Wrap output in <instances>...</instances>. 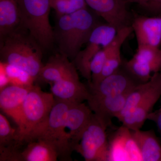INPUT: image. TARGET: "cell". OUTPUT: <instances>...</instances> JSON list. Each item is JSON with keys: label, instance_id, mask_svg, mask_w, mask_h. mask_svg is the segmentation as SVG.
I'll list each match as a JSON object with an SVG mask.
<instances>
[{"label": "cell", "instance_id": "8", "mask_svg": "<svg viewBox=\"0 0 161 161\" xmlns=\"http://www.w3.org/2000/svg\"><path fill=\"white\" fill-rule=\"evenodd\" d=\"M124 69L139 83L150 80L152 74L161 70V49L154 47L137 46L136 53L124 64Z\"/></svg>", "mask_w": 161, "mask_h": 161}, {"label": "cell", "instance_id": "1", "mask_svg": "<svg viewBox=\"0 0 161 161\" xmlns=\"http://www.w3.org/2000/svg\"><path fill=\"white\" fill-rule=\"evenodd\" d=\"M57 17L54 43L59 53L74 60L87 43L93 30L101 23L99 17L88 7Z\"/></svg>", "mask_w": 161, "mask_h": 161}, {"label": "cell", "instance_id": "20", "mask_svg": "<svg viewBox=\"0 0 161 161\" xmlns=\"http://www.w3.org/2000/svg\"><path fill=\"white\" fill-rule=\"evenodd\" d=\"M131 131L139 147L142 161H161V142L154 131Z\"/></svg>", "mask_w": 161, "mask_h": 161}, {"label": "cell", "instance_id": "16", "mask_svg": "<svg viewBox=\"0 0 161 161\" xmlns=\"http://www.w3.org/2000/svg\"><path fill=\"white\" fill-rule=\"evenodd\" d=\"M137 45L159 47L161 44L160 17L138 16L132 23Z\"/></svg>", "mask_w": 161, "mask_h": 161}, {"label": "cell", "instance_id": "22", "mask_svg": "<svg viewBox=\"0 0 161 161\" xmlns=\"http://www.w3.org/2000/svg\"><path fill=\"white\" fill-rule=\"evenodd\" d=\"M20 151L19 161H56L59 158L54 147L47 142L37 140L29 142Z\"/></svg>", "mask_w": 161, "mask_h": 161}, {"label": "cell", "instance_id": "5", "mask_svg": "<svg viewBox=\"0 0 161 161\" xmlns=\"http://www.w3.org/2000/svg\"><path fill=\"white\" fill-rule=\"evenodd\" d=\"M72 104L55 100L46 125L34 140H42L51 144L57 150L59 158L62 161L72 160V152L67 143L64 134L65 117Z\"/></svg>", "mask_w": 161, "mask_h": 161}, {"label": "cell", "instance_id": "18", "mask_svg": "<svg viewBox=\"0 0 161 161\" xmlns=\"http://www.w3.org/2000/svg\"><path fill=\"white\" fill-rule=\"evenodd\" d=\"M161 96V82L137 107L123 116L119 121L132 131L140 130Z\"/></svg>", "mask_w": 161, "mask_h": 161}, {"label": "cell", "instance_id": "31", "mask_svg": "<svg viewBox=\"0 0 161 161\" xmlns=\"http://www.w3.org/2000/svg\"><path fill=\"white\" fill-rule=\"evenodd\" d=\"M125 2L128 3H135L138 4L140 6L147 9L148 5L149 0H125Z\"/></svg>", "mask_w": 161, "mask_h": 161}, {"label": "cell", "instance_id": "24", "mask_svg": "<svg viewBox=\"0 0 161 161\" xmlns=\"http://www.w3.org/2000/svg\"><path fill=\"white\" fill-rule=\"evenodd\" d=\"M9 79L10 85L26 87H31L36 80L28 73L17 67L1 61Z\"/></svg>", "mask_w": 161, "mask_h": 161}, {"label": "cell", "instance_id": "30", "mask_svg": "<svg viewBox=\"0 0 161 161\" xmlns=\"http://www.w3.org/2000/svg\"><path fill=\"white\" fill-rule=\"evenodd\" d=\"M161 0H149L147 9L153 12L159 13Z\"/></svg>", "mask_w": 161, "mask_h": 161}, {"label": "cell", "instance_id": "9", "mask_svg": "<svg viewBox=\"0 0 161 161\" xmlns=\"http://www.w3.org/2000/svg\"><path fill=\"white\" fill-rule=\"evenodd\" d=\"M88 7L117 31L131 26L133 19L125 0H85Z\"/></svg>", "mask_w": 161, "mask_h": 161}, {"label": "cell", "instance_id": "28", "mask_svg": "<svg viewBox=\"0 0 161 161\" xmlns=\"http://www.w3.org/2000/svg\"><path fill=\"white\" fill-rule=\"evenodd\" d=\"M147 119L152 121L155 124L161 139V107L158 110L151 112L148 115Z\"/></svg>", "mask_w": 161, "mask_h": 161}, {"label": "cell", "instance_id": "33", "mask_svg": "<svg viewBox=\"0 0 161 161\" xmlns=\"http://www.w3.org/2000/svg\"><path fill=\"white\" fill-rule=\"evenodd\" d=\"M160 78L161 80V70L160 71Z\"/></svg>", "mask_w": 161, "mask_h": 161}, {"label": "cell", "instance_id": "32", "mask_svg": "<svg viewBox=\"0 0 161 161\" xmlns=\"http://www.w3.org/2000/svg\"><path fill=\"white\" fill-rule=\"evenodd\" d=\"M161 4L160 5V6L159 10V13H161Z\"/></svg>", "mask_w": 161, "mask_h": 161}, {"label": "cell", "instance_id": "29", "mask_svg": "<svg viewBox=\"0 0 161 161\" xmlns=\"http://www.w3.org/2000/svg\"><path fill=\"white\" fill-rule=\"evenodd\" d=\"M10 85L9 79L6 75L4 68L0 64V90Z\"/></svg>", "mask_w": 161, "mask_h": 161}, {"label": "cell", "instance_id": "3", "mask_svg": "<svg viewBox=\"0 0 161 161\" xmlns=\"http://www.w3.org/2000/svg\"><path fill=\"white\" fill-rule=\"evenodd\" d=\"M55 99L51 93L43 92L40 87H32L23 103L21 122L15 138V147L34 141L46 125Z\"/></svg>", "mask_w": 161, "mask_h": 161}, {"label": "cell", "instance_id": "6", "mask_svg": "<svg viewBox=\"0 0 161 161\" xmlns=\"http://www.w3.org/2000/svg\"><path fill=\"white\" fill-rule=\"evenodd\" d=\"M107 129L93 113L75 151L86 161H108L109 142Z\"/></svg>", "mask_w": 161, "mask_h": 161}, {"label": "cell", "instance_id": "35", "mask_svg": "<svg viewBox=\"0 0 161 161\" xmlns=\"http://www.w3.org/2000/svg\"><path fill=\"white\" fill-rule=\"evenodd\" d=\"M160 140H161V139H160Z\"/></svg>", "mask_w": 161, "mask_h": 161}, {"label": "cell", "instance_id": "27", "mask_svg": "<svg viewBox=\"0 0 161 161\" xmlns=\"http://www.w3.org/2000/svg\"><path fill=\"white\" fill-rule=\"evenodd\" d=\"M107 57V51L105 47L98 51L91 61L90 69L92 73V81L88 84H94L97 82L101 74Z\"/></svg>", "mask_w": 161, "mask_h": 161}, {"label": "cell", "instance_id": "12", "mask_svg": "<svg viewBox=\"0 0 161 161\" xmlns=\"http://www.w3.org/2000/svg\"><path fill=\"white\" fill-rule=\"evenodd\" d=\"M51 93L55 100L80 103L90 97L88 87L79 79L78 73L51 84Z\"/></svg>", "mask_w": 161, "mask_h": 161}, {"label": "cell", "instance_id": "13", "mask_svg": "<svg viewBox=\"0 0 161 161\" xmlns=\"http://www.w3.org/2000/svg\"><path fill=\"white\" fill-rule=\"evenodd\" d=\"M130 92L123 95L103 97L90 96L87 100L92 112L107 127L112 125V119L117 118L123 109Z\"/></svg>", "mask_w": 161, "mask_h": 161}, {"label": "cell", "instance_id": "17", "mask_svg": "<svg viewBox=\"0 0 161 161\" xmlns=\"http://www.w3.org/2000/svg\"><path fill=\"white\" fill-rule=\"evenodd\" d=\"M69 58L59 53L50 58L40 69L37 80L50 84L77 74V69Z\"/></svg>", "mask_w": 161, "mask_h": 161}, {"label": "cell", "instance_id": "34", "mask_svg": "<svg viewBox=\"0 0 161 161\" xmlns=\"http://www.w3.org/2000/svg\"><path fill=\"white\" fill-rule=\"evenodd\" d=\"M161 22V17H160Z\"/></svg>", "mask_w": 161, "mask_h": 161}, {"label": "cell", "instance_id": "25", "mask_svg": "<svg viewBox=\"0 0 161 161\" xmlns=\"http://www.w3.org/2000/svg\"><path fill=\"white\" fill-rule=\"evenodd\" d=\"M50 2L51 8L54 9L57 17L88 8L85 0H50Z\"/></svg>", "mask_w": 161, "mask_h": 161}, {"label": "cell", "instance_id": "14", "mask_svg": "<svg viewBox=\"0 0 161 161\" xmlns=\"http://www.w3.org/2000/svg\"><path fill=\"white\" fill-rule=\"evenodd\" d=\"M108 161H131L138 149L132 131L122 125L108 140Z\"/></svg>", "mask_w": 161, "mask_h": 161}, {"label": "cell", "instance_id": "11", "mask_svg": "<svg viewBox=\"0 0 161 161\" xmlns=\"http://www.w3.org/2000/svg\"><path fill=\"white\" fill-rule=\"evenodd\" d=\"M93 112L84 103H73L67 112L64 122L65 139L72 152L80 142Z\"/></svg>", "mask_w": 161, "mask_h": 161}, {"label": "cell", "instance_id": "26", "mask_svg": "<svg viewBox=\"0 0 161 161\" xmlns=\"http://www.w3.org/2000/svg\"><path fill=\"white\" fill-rule=\"evenodd\" d=\"M16 130L13 129L8 119L0 114V148L14 147Z\"/></svg>", "mask_w": 161, "mask_h": 161}, {"label": "cell", "instance_id": "23", "mask_svg": "<svg viewBox=\"0 0 161 161\" xmlns=\"http://www.w3.org/2000/svg\"><path fill=\"white\" fill-rule=\"evenodd\" d=\"M21 25L19 9L17 0H0V39Z\"/></svg>", "mask_w": 161, "mask_h": 161}, {"label": "cell", "instance_id": "10", "mask_svg": "<svg viewBox=\"0 0 161 161\" xmlns=\"http://www.w3.org/2000/svg\"><path fill=\"white\" fill-rule=\"evenodd\" d=\"M140 83L120 68L95 85L88 84L90 96L103 97L127 94Z\"/></svg>", "mask_w": 161, "mask_h": 161}, {"label": "cell", "instance_id": "4", "mask_svg": "<svg viewBox=\"0 0 161 161\" xmlns=\"http://www.w3.org/2000/svg\"><path fill=\"white\" fill-rule=\"evenodd\" d=\"M21 17V26L27 30L43 50L54 43L53 29L49 21L50 0H17Z\"/></svg>", "mask_w": 161, "mask_h": 161}, {"label": "cell", "instance_id": "19", "mask_svg": "<svg viewBox=\"0 0 161 161\" xmlns=\"http://www.w3.org/2000/svg\"><path fill=\"white\" fill-rule=\"evenodd\" d=\"M132 32V26L125 27L117 31L115 37L105 47L107 51L106 60L97 82L94 84H88L95 85L98 83L104 78L112 75L120 68L122 62L121 58V48Z\"/></svg>", "mask_w": 161, "mask_h": 161}, {"label": "cell", "instance_id": "15", "mask_svg": "<svg viewBox=\"0 0 161 161\" xmlns=\"http://www.w3.org/2000/svg\"><path fill=\"white\" fill-rule=\"evenodd\" d=\"M33 86L26 87L9 85L0 90L1 110L11 117L18 126L22 119V109L24 101Z\"/></svg>", "mask_w": 161, "mask_h": 161}, {"label": "cell", "instance_id": "7", "mask_svg": "<svg viewBox=\"0 0 161 161\" xmlns=\"http://www.w3.org/2000/svg\"><path fill=\"white\" fill-rule=\"evenodd\" d=\"M115 27L108 23H101L93 30L86 47L80 50L75 59L74 64L89 83L92 81L91 61L98 51L108 45L117 34Z\"/></svg>", "mask_w": 161, "mask_h": 161}, {"label": "cell", "instance_id": "21", "mask_svg": "<svg viewBox=\"0 0 161 161\" xmlns=\"http://www.w3.org/2000/svg\"><path fill=\"white\" fill-rule=\"evenodd\" d=\"M161 82L160 72H158L153 74L150 80L147 82L137 85L128 95L125 106L116 118L119 120L128 112L135 108L152 93Z\"/></svg>", "mask_w": 161, "mask_h": 161}, {"label": "cell", "instance_id": "2", "mask_svg": "<svg viewBox=\"0 0 161 161\" xmlns=\"http://www.w3.org/2000/svg\"><path fill=\"white\" fill-rule=\"evenodd\" d=\"M2 62L17 67L37 80L43 64V50L29 31L21 25L0 39Z\"/></svg>", "mask_w": 161, "mask_h": 161}]
</instances>
